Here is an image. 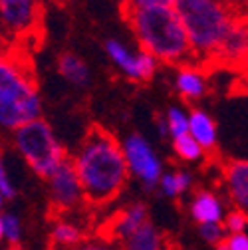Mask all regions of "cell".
Masks as SVG:
<instances>
[{
  "mask_svg": "<svg viewBox=\"0 0 248 250\" xmlns=\"http://www.w3.org/2000/svg\"><path fill=\"white\" fill-rule=\"evenodd\" d=\"M89 205H107L127 183L129 165L121 143L102 127H91L72 159Z\"/></svg>",
  "mask_w": 248,
  "mask_h": 250,
  "instance_id": "6da1fadb",
  "label": "cell"
},
{
  "mask_svg": "<svg viewBox=\"0 0 248 250\" xmlns=\"http://www.w3.org/2000/svg\"><path fill=\"white\" fill-rule=\"evenodd\" d=\"M125 18L141 50L153 54L159 62L191 66L195 60L193 48L175 6L125 8Z\"/></svg>",
  "mask_w": 248,
  "mask_h": 250,
  "instance_id": "7a4b0ae2",
  "label": "cell"
},
{
  "mask_svg": "<svg viewBox=\"0 0 248 250\" xmlns=\"http://www.w3.org/2000/svg\"><path fill=\"white\" fill-rule=\"evenodd\" d=\"M175 10L189 36L195 60L214 62L236 14L219 0H177Z\"/></svg>",
  "mask_w": 248,
  "mask_h": 250,
  "instance_id": "3957f363",
  "label": "cell"
},
{
  "mask_svg": "<svg viewBox=\"0 0 248 250\" xmlns=\"http://www.w3.org/2000/svg\"><path fill=\"white\" fill-rule=\"evenodd\" d=\"M42 102L34 80L16 62L0 54V127L16 131L40 119Z\"/></svg>",
  "mask_w": 248,
  "mask_h": 250,
  "instance_id": "277c9868",
  "label": "cell"
},
{
  "mask_svg": "<svg viewBox=\"0 0 248 250\" xmlns=\"http://www.w3.org/2000/svg\"><path fill=\"white\" fill-rule=\"evenodd\" d=\"M14 145L36 175L50 179L66 161V151L60 145L52 127L44 119H34L14 131Z\"/></svg>",
  "mask_w": 248,
  "mask_h": 250,
  "instance_id": "5b68a950",
  "label": "cell"
},
{
  "mask_svg": "<svg viewBox=\"0 0 248 250\" xmlns=\"http://www.w3.org/2000/svg\"><path fill=\"white\" fill-rule=\"evenodd\" d=\"M121 147H123V153H125L129 171L137 175L147 187H155L163 179L161 161L145 137L133 133L123 139Z\"/></svg>",
  "mask_w": 248,
  "mask_h": 250,
  "instance_id": "8992f818",
  "label": "cell"
},
{
  "mask_svg": "<svg viewBox=\"0 0 248 250\" xmlns=\"http://www.w3.org/2000/svg\"><path fill=\"white\" fill-rule=\"evenodd\" d=\"M40 0H0V38H18L34 30Z\"/></svg>",
  "mask_w": 248,
  "mask_h": 250,
  "instance_id": "52a82bcc",
  "label": "cell"
},
{
  "mask_svg": "<svg viewBox=\"0 0 248 250\" xmlns=\"http://www.w3.org/2000/svg\"><path fill=\"white\" fill-rule=\"evenodd\" d=\"M50 191H52L54 205L62 210L74 208L82 199H85L83 187H82L80 175L74 167V161L66 159L56 169V173L50 177Z\"/></svg>",
  "mask_w": 248,
  "mask_h": 250,
  "instance_id": "ba28073f",
  "label": "cell"
},
{
  "mask_svg": "<svg viewBox=\"0 0 248 250\" xmlns=\"http://www.w3.org/2000/svg\"><path fill=\"white\" fill-rule=\"evenodd\" d=\"M246 54H248V14H240L234 18L214 62L238 66Z\"/></svg>",
  "mask_w": 248,
  "mask_h": 250,
  "instance_id": "9c48e42d",
  "label": "cell"
},
{
  "mask_svg": "<svg viewBox=\"0 0 248 250\" xmlns=\"http://www.w3.org/2000/svg\"><path fill=\"white\" fill-rule=\"evenodd\" d=\"M223 181L234 208L248 214V161L234 159L225 163Z\"/></svg>",
  "mask_w": 248,
  "mask_h": 250,
  "instance_id": "30bf717a",
  "label": "cell"
},
{
  "mask_svg": "<svg viewBox=\"0 0 248 250\" xmlns=\"http://www.w3.org/2000/svg\"><path fill=\"white\" fill-rule=\"evenodd\" d=\"M147 221V207L145 205H131L129 208L121 210L113 221H111V234L115 238L125 240L127 236H131L137 229H141Z\"/></svg>",
  "mask_w": 248,
  "mask_h": 250,
  "instance_id": "8fae6325",
  "label": "cell"
},
{
  "mask_svg": "<svg viewBox=\"0 0 248 250\" xmlns=\"http://www.w3.org/2000/svg\"><path fill=\"white\" fill-rule=\"evenodd\" d=\"M189 119H191L189 133L193 135V139L205 151L214 149L216 147V125H214L212 117L207 111H203V109H193Z\"/></svg>",
  "mask_w": 248,
  "mask_h": 250,
  "instance_id": "7c38bea8",
  "label": "cell"
},
{
  "mask_svg": "<svg viewBox=\"0 0 248 250\" xmlns=\"http://www.w3.org/2000/svg\"><path fill=\"white\" fill-rule=\"evenodd\" d=\"M191 214L199 225L221 223V218H223L221 201L208 191H199L191 203Z\"/></svg>",
  "mask_w": 248,
  "mask_h": 250,
  "instance_id": "4fadbf2b",
  "label": "cell"
},
{
  "mask_svg": "<svg viewBox=\"0 0 248 250\" xmlns=\"http://www.w3.org/2000/svg\"><path fill=\"white\" fill-rule=\"evenodd\" d=\"M58 72H60V76L64 78V80H68L70 83H74V85H87L89 83V78H91V74H89V68H87V64L80 58V56H76V54H62L60 58H58Z\"/></svg>",
  "mask_w": 248,
  "mask_h": 250,
  "instance_id": "5bb4252c",
  "label": "cell"
},
{
  "mask_svg": "<svg viewBox=\"0 0 248 250\" xmlns=\"http://www.w3.org/2000/svg\"><path fill=\"white\" fill-rule=\"evenodd\" d=\"M177 89L183 98L199 100L207 91V80L195 66H183L177 74Z\"/></svg>",
  "mask_w": 248,
  "mask_h": 250,
  "instance_id": "9a60e30c",
  "label": "cell"
},
{
  "mask_svg": "<svg viewBox=\"0 0 248 250\" xmlns=\"http://www.w3.org/2000/svg\"><path fill=\"white\" fill-rule=\"evenodd\" d=\"M105 52L113 64L131 80H137V54H133L125 44L119 40H107Z\"/></svg>",
  "mask_w": 248,
  "mask_h": 250,
  "instance_id": "2e32d148",
  "label": "cell"
},
{
  "mask_svg": "<svg viewBox=\"0 0 248 250\" xmlns=\"http://www.w3.org/2000/svg\"><path fill=\"white\" fill-rule=\"evenodd\" d=\"M123 242H125V250H163L161 232L151 223H145Z\"/></svg>",
  "mask_w": 248,
  "mask_h": 250,
  "instance_id": "e0dca14e",
  "label": "cell"
},
{
  "mask_svg": "<svg viewBox=\"0 0 248 250\" xmlns=\"http://www.w3.org/2000/svg\"><path fill=\"white\" fill-rule=\"evenodd\" d=\"M167 133L173 137V139H179L183 135L189 133V127H191V119H189V113L183 111L179 107H171L167 111Z\"/></svg>",
  "mask_w": 248,
  "mask_h": 250,
  "instance_id": "ac0fdd59",
  "label": "cell"
},
{
  "mask_svg": "<svg viewBox=\"0 0 248 250\" xmlns=\"http://www.w3.org/2000/svg\"><path fill=\"white\" fill-rule=\"evenodd\" d=\"M173 147H175V153L185 161H197V159L203 157V153H205V149L193 139L191 133L183 135L179 139H173Z\"/></svg>",
  "mask_w": 248,
  "mask_h": 250,
  "instance_id": "d6986e66",
  "label": "cell"
},
{
  "mask_svg": "<svg viewBox=\"0 0 248 250\" xmlns=\"http://www.w3.org/2000/svg\"><path fill=\"white\" fill-rule=\"evenodd\" d=\"M191 185V175L185 173V171H179V173H167L163 175L161 179V189L165 195L169 197H175V195H181L189 189Z\"/></svg>",
  "mask_w": 248,
  "mask_h": 250,
  "instance_id": "ffe728a7",
  "label": "cell"
},
{
  "mask_svg": "<svg viewBox=\"0 0 248 250\" xmlns=\"http://www.w3.org/2000/svg\"><path fill=\"white\" fill-rule=\"evenodd\" d=\"M52 238L56 244L64 246V248H76L80 242V230L68 223H60V225H56Z\"/></svg>",
  "mask_w": 248,
  "mask_h": 250,
  "instance_id": "44dd1931",
  "label": "cell"
},
{
  "mask_svg": "<svg viewBox=\"0 0 248 250\" xmlns=\"http://www.w3.org/2000/svg\"><path fill=\"white\" fill-rule=\"evenodd\" d=\"M157 66H159V60L153 54H149L145 50L137 52V82L149 80L155 74V70H157Z\"/></svg>",
  "mask_w": 248,
  "mask_h": 250,
  "instance_id": "7402d4cb",
  "label": "cell"
},
{
  "mask_svg": "<svg viewBox=\"0 0 248 250\" xmlns=\"http://www.w3.org/2000/svg\"><path fill=\"white\" fill-rule=\"evenodd\" d=\"M248 225V214H244L242 210H230L225 218V229L230 230L232 234H240Z\"/></svg>",
  "mask_w": 248,
  "mask_h": 250,
  "instance_id": "603a6c76",
  "label": "cell"
},
{
  "mask_svg": "<svg viewBox=\"0 0 248 250\" xmlns=\"http://www.w3.org/2000/svg\"><path fill=\"white\" fill-rule=\"evenodd\" d=\"M201 236L210 242V244H216L219 246L227 234H225V227H221V223H208V225H201Z\"/></svg>",
  "mask_w": 248,
  "mask_h": 250,
  "instance_id": "cb8c5ba5",
  "label": "cell"
},
{
  "mask_svg": "<svg viewBox=\"0 0 248 250\" xmlns=\"http://www.w3.org/2000/svg\"><path fill=\"white\" fill-rule=\"evenodd\" d=\"M2 225H4V238L10 244L20 242V223L14 214H2Z\"/></svg>",
  "mask_w": 248,
  "mask_h": 250,
  "instance_id": "d4e9b609",
  "label": "cell"
},
{
  "mask_svg": "<svg viewBox=\"0 0 248 250\" xmlns=\"http://www.w3.org/2000/svg\"><path fill=\"white\" fill-rule=\"evenodd\" d=\"M216 250H248V236L244 232L230 234L219 246H216Z\"/></svg>",
  "mask_w": 248,
  "mask_h": 250,
  "instance_id": "484cf974",
  "label": "cell"
},
{
  "mask_svg": "<svg viewBox=\"0 0 248 250\" xmlns=\"http://www.w3.org/2000/svg\"><path fill=\"white\" fill-rule=\"evenodd\" d=\"M177 0H131L127 8H153V6H175Z\"/></svg>",
  "mask_w": 248,
  "mask_h": 250,
  "instance_id": "4316f807",
  "label": "cell"
},
{
  "mask_svg": "<svg viewBox=\"0 0 248 250\" xmlns=\"http://www.w3.org/2000/svg\"><path fill=\"white\" fill-rule=\"evenodd\" d=\"M221 4H225L227 8H230L236 16H240V14H246L244 12V6L248 4V0H219Z\"/></svg>",
  "mask_w": 248,
  "mask_h": 250,
  "instance_id": "83f0119b",
  "label": "cell"
},
{
  "mask_svg": "<svg viewBox=\"0 0 248 250\" xmlns=\"http://www.w3.org/2000/svg\"><path fill=\"white\" fill-rule=\"evenodd\" d=\"M0 195H2L4 199H12V197H14V187L10 185L6 173L0 175Z\"/></svg>",
  "mask_w": 248,
  "mask_h": 250,
  "instance_id": "f1b7e54d",
  "label": "cell"
},
{
  "mask_svg": "<svg viewBox=\"0 0 248 250\" xmlns=\"http://www.w3.org/2000/svg\"><path fill=\"white\" fill-rule=\"evenodd\" d=\"M238 72H240V78L244 83H248V54L240 60V64H238Z\"/></svg>",
  "mask_w": 248,
  "mask_h": 250,
  "instance_id": "f546056e",
  "label": "cell"
},
{
  "mask_svg": "<svg viewBox=\"0 0 248 250\" xmlns=\"http://www.w3.org/2000/svg\"><path fill=\"white\" fill-rule=\"evenodd\" d=\"M74 250H115V248L105 246V244H85V246H80V248H74Z\"/></svg>",
  "mask_w": 248,
  "mask_h": 250,
  "instance_id": "4dcf8cb0",
  "label": "cell"
},
{
  "mask_svg": "<svg viewBox=\"0 0 248 250\" xmlns=\"http://www.w3.org/2000/svg\"><path fill=\"white\" fill-rule=\"evenodd\" d=\"M0 238H4V225H2V216H0Z\"/></svg>",
  "mask_w": 248,
  "mask_h": 250,
  "instance_id": "1f68e13d",
  "label": "cell"
},
{
  "mask_svg": "<svg viewBox=\"0 0 248 250\" xmlns=\"http://www.w3.org/2000/svg\"><path fill=\"white\" fill-rule=\"evenodd\" d=\"M117 2H119V4H123V6H125V8H127V6L131 4V0H117Z\"/></svg>",
  "mask_w": 248,
  "mask_h": 250,
  "instance_id": "d6a6232c",
  "label": "cell"
},
{
  "mask_svg": "<svg viewBox=\"0 0 248 250\" xmlns=\"http://www.w3.org/2000/svg\"><path fill=\"white\" fill-rule=\"evenodd\" d=\"M4 173V169H2V159H0V175H2Z\"/></svg>",
  "mask_w": 248,
  "mask_h": 250,
  "instance_id": "836d02e7",
  "label": "cell"
},
{
  "mask_svg": "<svg viewBox=\"0 0 248 250\" xmlns=\"http://www.w3.org/2000/svg\"><path fill=\"white\" fill-rule=\"evenodd\" d=\"M2 203H4V197H2V195H0V208H2Z\"/></svg>",
  "mask_w": 248,
  "mask_h": 250,
  "instance_id": "e575fe53",
  "label": "cell"
}]
</instances>
